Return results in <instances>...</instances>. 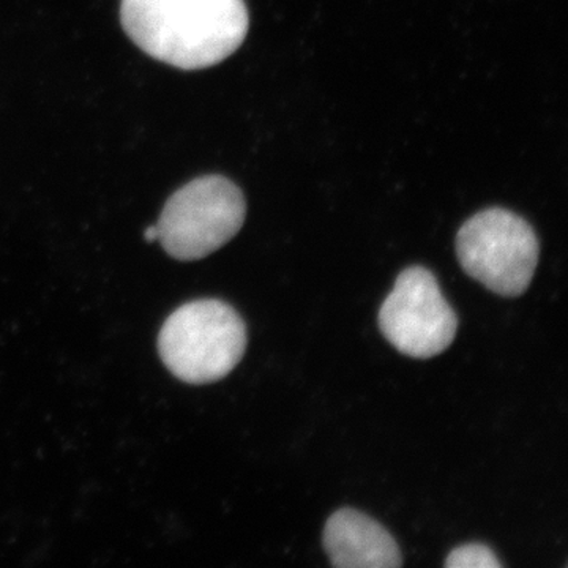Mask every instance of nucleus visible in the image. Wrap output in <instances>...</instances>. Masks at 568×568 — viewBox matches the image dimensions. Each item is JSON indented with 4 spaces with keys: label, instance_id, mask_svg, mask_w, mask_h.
<instances>
[{
    "label": "nucleus",
    "instance_id": "obj_1",
    "mask_svg": "<svg viewBox=\"0 0 568 568\" xmlns=\"http://www.w3.org/2000/svg\"><path fill=\"white\" fill-rule=\"evenodd\" d=\"M130 40L155 61L181 70L219 65L244 43V0H122Z\"/></svg>",
    "mask_w": 568,
    "mask_h": 568
},
{
    "label": "nucleus",
    "instance_id": "obj_2",
    "mask_svg": "<svg viewBox=\"0 0 568 568\" xmlns=\"http://www.w3.org/2000/svg\"><path fill=\"white\" fill-rule=\"evenodd\" d=\"M246 325L233 306L203 298L179 306L164 321L159 353L171 375L193 386L216 383L244 358Z\"/></svg>",
    "mask_w": 568,
    "mask_h": 568
},
{
    "label": "nucleus",
    "instance_id": "obj_3",
    "mask_svg": "<svg viewBox=\"0 0 568 568\" xmlns=\"http://www.w3.org/2000/svg\"><path fill=\"white\" fill-rule=\"evenodd\" d=\"M245 216L242 190L222 175H205L183 185L164 204L156 241L174 260L200 261L234 239Z\"/></svg>",
    "mask_w": 568,
    "mask_h": 568
},
{
    "label": "nucleus",
    "instance_id": "obj_4",
    "mask_svg": "<svg viewBox=\"0 0 568 568\" xmlns=\"http://www.w3.org/2000/svg\"><path fill=\"white\" fill-rule=\"evenodd\" d=\"M457 256L463 271L491 293L519 297L536 274L540 245L525 219L495 207L463 224Z\"/></svg>",
    "mask_w": 568,
    "mask_h": 568
},
{
    "label": "nucleus",
    "instance_id": "obj_5",
    "mask_svg": "<svg viewBox=\"0 0 568 568\" xmlns=\"http://www.w3.org/2000/svg\"><path fill=\"white\" fill-rule=\"evenodd\" d=\"M377 321L387 342L407 357H436L457 336V313L440 293L436 276L422 265L398 275Z\"/></svg>",
    "mask_w": 568,
    "mask_h": 568
},
{
    "label": "nucleus",
    "instance_id": "obj_6",
    "mask_svg": "<svg viewBox=\"0 0 568 568\" xmlns=\"http://www.w3.org/2000/svg\"><path fill=\"white\" fill-rule=\"evenodd\" d=\"M324 548L332 566L339 568H396L403 564L390 532L354 508H342L327 519Z\"/></svg>",
    "mask_w": 568,
    "mask_h": 568
},
{
    "label": "nucleus",
    "instance_id": "obj_7",
    "mask_svg": "<svg viewBox=\"0 0 568 568\" xmlns=\"http://www.w3.org/2000/svg\"><path fill=\"white\" fill-rule=\"evenodd\" d=\"M448 568H500L503 564L497 559L493 549L485 545H465L454 549L446 560Z\"/></svg>",
    "mask_w": 568,
    "mask_h": 568
},
{
    "label": "nucleus",
    "instance_id": "obj_8",
    "mask_svg": "<svg viewBox=\"0 0 568 568\" xmlns=\"http://www.w3.org/2000/svg\"><path fill=\"white\" fill-rule=\"evenodd\" d=\"M144 239L149 244L156 242V239H159V231H156V226H149L148 230L144 231Z\"/></svg>",
    "mask_w": 568,
    "mask_h": 568
}]
</instances>
